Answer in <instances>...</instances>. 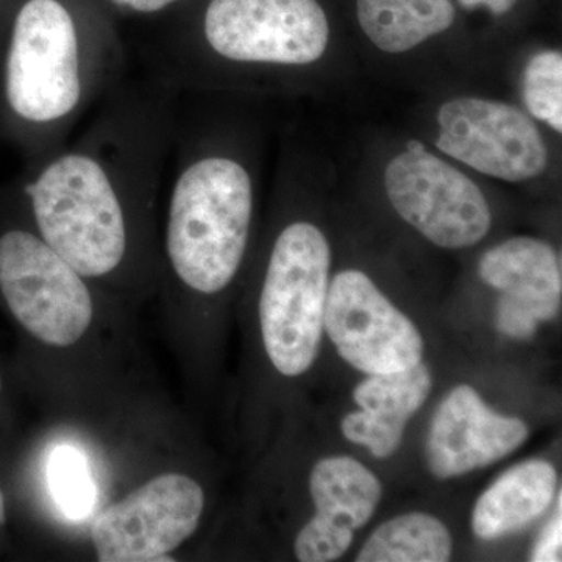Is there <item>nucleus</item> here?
<instances>
[{
	"mask_svg": "<svg viewBox=\"0 0 562 562\" xmlns=\"http://www.w3.org/2000/svg\"><path fill=\"white\" fill-rule=\"evenodd\" d=\"M479 276L538 322L552 321L561 310V261L549 243L519 236L483 255Z\"/></svg>",
	"mask_w": 562,
	"mask_h": 562,
	"instance_id": "ddd939ff",
	"label": "nucleus"
},
{
	"mask_svg": "<svg viewBox=\"0 0 562 562\" xmlns=\"http://www.w3.org/2000/svg\"><path fill=\"white\" fill-rule=\"evenodd\" d=\"M458 2H460L462 9L465 10H475L480 9V7H484V9L490 10L491 13L502 16V14L513 10V7L516 5L519 0H458Z\"/></svg>",
	"mask_w": 562,
	"mask_h": 562,
	"instance_id": "b1692460",
	"label": "nucleus"
},
{
	"mask_svg": "<svg viewBox=\"0 0 562 562\" xmlns=\"http://www.w3.org/2000/svg\"><path fill=\"white\" fill-rule=\"evenodd\" d=\"M391 205L428 241L443 249H465L491 231L490 203L460 169L409 140L384 171Z\"/></svg>",
	"mask_w": 562,
	"mask_h": 562,
	"instance_id": "0eeeda50",
	"label": "nucleus"
},
{
	"mask_svg": "<svg viewBox=\"0 0 562 562\" xmlns=\"http://www.w3.org/2000/svg\"><path fill=\"white\" fill-rule=\"evenodd\" d=\"M310 491L317 519L353 531L371 520L382 501V484L350 457L325 458L314 465Z\"/></svg>",
	"mask_w": 562,
	"mask_h": 562,
	"instance_id": "2eb2a0df",
	"label": "nucleus"
},
{
	"mask_svg": "<svg viewBox=\"0 0 562 562\" xmlns=\"http://www.w3.org/2000/svg\"><path fill=\"white\" fill-rule=\"evenodd\" d=\"M557 482V471L543 460L509 469L476 502L473 532L483 541H495L522 530L552 505Z\"/></svg>",
	"mask_w": 562,
	"mask_h": 562,
	"instance_id": "4468645a",
	"label": "nucleus"
},
{
	"mask_svg": "<svg viewBox=\"0 0 562 562\" xmlns=\"http://www.w3.org/2000/svg\"><path fill=\"white\" fill-rule=\"evenodd\" d=\"M116 9L138 14H154L176 5L180 0H109Z\"/></svg>",
	"mask_w": 562,
	"mask_h": 562,
	"instance_id": "5701e85b",
	"label": "nucleus"
},
{
	"mask_svg": "<svg viewBox=\"0 0 562 562\" xmlns=\"http://www.w3.org/2000/svg\"><path fill=\"white\" fill-rule=\"evenodd\" d=\"M330 262L327 238L310 222H292L273 243L262 280L260 322L269 360L283 375H302L319 353Z\"/></svg>",
	"mask_w": 562,
	"mask_h": 562,
	"instance_id": "39448f33",
	"label": "nucleus"
},
{
	"mask_svg": "<svg viewBox=\"0 0 562 562\" xmlns=\"http://www.w3.org/2000/svg\"><path fill=\"white\" fill-rule=\"evenodd\" d=\"M452 550V536L441 520L430 514H403L372 532L358 562H446Z\"/></svg>",
	"mask_w": 562,
	"mask_h": 562,
	"instance_id": "f3484780",
	"label": "nucleus"
},
{
	"mask_svg": "<svg viewBox=\"0 0 562 562\" xmlns=\"http://www.w3.org/2000/svg\"><path fill=\"white\" fill-rule=\"evenodd\" d=\"M124 50L105 24L81 21L66 0H25L11 27L3 98L36 162L69 140L121 81Z\"/></svg>",
	"mask_w": 562,
	"mask_h": 562,
	"instance_id": "f03ea898",
	"label": "nucleus"
},
{
	"mask_svg": "<svg viewBox=\"0 0 562 562\" xmlns=\"http://www.w3.org/2000/svg\"><path fill=\"white\" fill-rule=\"evenodd\" d=\"M527 424L492 412L468 384L454 387L432 417L427 460L432 475L453 479L516 452L528 439Z\"/></svg>",
	"mask_w": 562,
	"mask_h": 562,
	"instance_id": "9b49d317",
	"label": "nucleus"
},
{
	"mask_svg": "<svg viewBox=\"0 0 562 562\" xmlns=\"http://www.w3.org/2000/svg\"><path fill=\"white\" fill-rule=\"evenodd\" d=\"M432 387L427 366L417 362L402 371L369 375L353 392L360 412L342 419V435L368 447L375 458L391 457L401 446L403 431Z\"/></svg>",
	"mask_w": 562,
	"mask_h": 562,
	"instance_id": "f8f14e48",
	"label": "nucleus"
},
{
	"mask_svg": "<svg viewBox=\"0 0 562 562\" xmlns=\"http://www.w3.org/2000/svg\"><path fill=\"white\" fill-rule=\"evenodd\" d=\"M524 101L536 120L562 132V55L543 50L532 55L524 72Z\"/></svg>",
	"mask_w": 562,
	"mask_h": 562,
	"instance_id": "a211bd4d",
	"label": "nucleus"
},
{
	"mask_svg": "<svg viewBox=\"0 0 562 562\" xmlns=\"http://www.w3.org/2000/svg\"><path fill=\"white\" fill-rule=\"evenodd\" d=\"M49 482L55 502L70 519L88 516L94 505L95 490L83 454L61 446L52 454Z\"/></svg>",
	"mask_w": 562,
	"mask_h": 562,
	"instance_id": "6ab92c4d",
	"label": "nucleus"
},
{
	"mask_svg": "<svg viewBox=\"0 0 562 562\" xmlns=\"http://www.w3.org/2000/svg\"><path fill=\"white\" fill-rule=\"evenodd\" d=\"M353 542V531L344 530L314 517L295 539V557L302 562L339 560Z\"/></svg>",
	"mask_w": 562,
	"mask_h": 562,
	"instance_id": "aec40b11",
	"label": "nucleus"
},
{
	"mask_svg": "<svg viewBox=\"0 0 562 562\" xmlns=\"http://www.w3.org/2000/svg\"><path fill=\"white\" fill-rule=\"evenodd\" d=\"M177 101L157 80L120 81L80 136L36 162L24 184L36 232L85 279L131 262L136 216L168 176Z\"/></svg>",
	"mask_w": 562,
	"mask_h": 562,
	"instance_id": "f257e3e1",
	"label": "nucleus"
},
{
	"mask_svg": "<svg viewBox=\"0 0 562 562\" xmlns=\"http://www.w3.org/2000/svg\"><path fill=\"white\" fill-rule=\"evenodd\" d=\"M438 124L436 147L484 176L516 183L546 171L549 154L541 132L517 106L452 99L439 109Z\"/></svg>",
	"mask_w": 562,
	"mask_h": 562,
	"instance_id": "9d476101",
	"label": "nucleus"
},
{
	"mask_svg": "<svg viewBox=\"0 0 562 562\" xmlns=\"http://www.w3.org/2000/svg\"><path fill=\"white\" fill-rule=\"evenodd\" d=\"M324 330L351 368L368 375L402 371L422 360L419 330L364 272H339L328 288Z\"/></svg>",
	"mask_w": 562,
	"mask_h": 562,
	"instance_id": "1a4fd4ad",
	"label": "nucleus"
},
{
	"mask_svg": "<svg viewBox=\"0 0 562 562\" xmlns=\"http://www.w3.org/2000/svg\"><path fill=\"white\" fill-rule=\"evenodd\" d=\"M539 322L506 297L498 299L497 328L503 335L516 339H528L535 335Z\"/></svg>",
	"mask_w": 562,
	"mask_h": 562,
	"instance_id": "412c9836",
	"label": "nucleus"
},
{
	"mask_svg": "<svg viewBox=\"0 0 562 562\" xmlns=\"http://www.w3.org/2000/svg\"><path fill=\"white\" fill-rule=\"evenodd\" d=\"M561 495L558 497V508L553 519L543 528L531 553V561L554 562L561 561L562 549V519Z\"/></svg>",
	"mask_w": 562,
	"mask_h": 562,
	"instance_id": "4be33fe9",
	"label": "nucleus"
},
{
	"mask_svg": "<svg viewBox=\"0 0 562 562\" xmlns=\"http://www.w3.org/2000/svg\"><path fill=\"white\" fill-rule=\"evenodd\" d=\"M87 280L38 232L0 236V291L33 338L54 347L80 341L94 316Z\"/></svg>",
	"mask_w": 562,
	"mask_h": 562,
	"instance_id": "423d86ee",
	"label": "nucleus"
},
{
	"mask_svg": "<svg viewBox=\"0 0 562 562\" xmlns=\"http://www.w3.org/2000/svg\"><path fill=\"white\" fill-rule=\"evenodd\" d=\"M169 166V269L188 290L220 294L235 280L249 246L254 176L241 158L211 146L181 114L179 101Z\"/></svg>",
	"mask_w": 562,
	"mask_h": 562,
	"instance_id": "7ed1b4c3",
	"label": "nucleus"
},
{
	"mask_svg": "<svg viewBox=\"0 0 562 562\" xmlns=\"http://www.w3.org/2000/svg\"><path fill=\"white\" fill-rule=\"evenodd\" d=\"M0 387H2V382H0Z\"/></svg>",
	"mask_w": 562,
	"mask_h": 562,
	"instance_id": "a878e982",
	"label": "nucleus"
},
{
	"mask_svg": "<svg viewBox=\"0 0 562 562\" xmlns=\"http://www.w3.org/2000/svg\"><path fill=\"white\" fill-rule=\"evenodd\" d=\"M358 22L386 54H403L452 27L450 0H357Z\"/></svg>",
	"mask_w": 562,
	"mask_h": 562,
	"instance_id": "dca6fc26",
	"label": "nucleus"
},
{
	"mask_svg": "<svg viewBox=\"0 0 562 562\" xmlns=\"http://www.w3.org/2000/svg\"><path fill=\"white\" fill-rule=\"evenodd\" d=\"M328 41L330 24L317 0H210L198 35L151 50V79L177 94L205 63L306 66L319 60Z\"/></svg>",
	"mask_w": 562,
	"mask_h": 562,
	"instance_id": "20e7f679",
	"label": "nucleus"
},
{
	"mask_svg": "<svg viewBox=\"0 0 562 562\" xmlns=\"http://www.w3.org/2000/svg\"><path fill=\"white\" fill-rule=\"evenodd\" d=\"M205 506L201 484L162 473L109 506L91 527L101 562H158L198 530Z\"/></svg>",
	"mask_w": 562,
	"mask_h": 562,
	"instance_id": "6e6552de",
	"label": "nucleus"
},
{
	"mask_svg": "<svg viewBox=\"0 0 562 562\" xmlns=\"http://www.w3.org/2000/svg\"><path fill=\"white\" fill-rule=\"evenodd\" d=\"M5 522V498H3L2 491H0V527Z\"/></svg>",
	"mask_w": 562,
	"mask_h": 562,
	"instance_id": "393cba45",
	"label": "nucleus"
}]
</instances>
